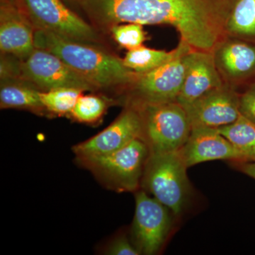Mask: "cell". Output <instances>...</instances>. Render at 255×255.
Returning a JSON list of instances; mask_svg holds the SVG:
<instances>
[{"label":"cell","mask_w":255,"mask_h":255,"mask_svg":"<svg viewBox=\"0 0 255 255\" xmlns=\"http://www.w3.org/2000/svg\"><path fill=\"white\" fill-rule=\"evenodd\" d=\"M38 29L55 33L70 41L93 42V28L65 6L60 0H20Z\"/></svg>","instance_id":"obj_8"},{"label":"cell","mask_w":255,"mask_h":255,"mask_svg":"<svg viewBox=\"0 0 255 255\" xmlns=\"http://www.w3.org/2000/svg\"><path fill=\"white\" fill-rule=\"evenodd\" d=\"M228 36L255 40V0H236L226 25Z\"/></svg>","instance_id":"obj_18"},{"label":"cell","mask_w":255,"mask_h":255,"mask_svg":"<svg viewBox=\"0 0 255 255\" xmlns=\"http://www.w3.org/2000/svg\"><path fill=\"white\" fill-rule=\"evenodd\" d=\"M240 110L242 115L255 124V82L240 95Z\"/></svg>","instance_id":"obj_23"},{"label":"cell","mask_w":255,"mask_h":255,"mask_svg":"<svg viewBox=\"0 0 255 255\" xmlns=\"http://www.w3.org/2000/svg\"><path fill=\"white\" fill-rule=\"evenodd\" d=\"M238 163L239 164H238L237 167L241 172L255 179V162L249 161V162H241Z\"/></svg>","instance_id":"obj_25"},{"label":"cell","mask_w":255,"mask_h":255,"mask_svg":"<svg viewBox=\"0 0 255 255\" xmlns=\"http://www.w3.org/2000/svg\"><path fill=\"white\" fill-rule=\"evenodd\" d=\"M111 30L116 41L128 50L142 46L146 39L142 25L139 23H127V24L115 25L112 26Z\"/></svg>","instance_id":"obj_22"},{"label":"cell","mask_w":255,"mask_h":255,"mask_svg":"<svg viewBox=\"0 0 255 255\" xmlns=\"http://www.w3.org/2000/svg\"><path fill=\"white\" fill-rule=\"evenodd\" d=\"M215 63L225 84L236 85L255 77V45L226 37L212 51Z\"/></svg>","instance_id":"obj_12"},{"label":"cell","mask_w":255,"mask_h":255,"mask_svg":"<svg viewBox=\"0 0 255 255\" xmlns=\"http://www.w3.org/2000/svg\"><path fill=\"white\" fill-rule=\"evenodd\" d=\"M22 71L26 78L46 91L59 88L85 91L96 88L57 55L40 48H35L26 58L22 65Z\"/></svg>","instance_id":"obj_9"},{"label":"cell","mask_w":255,"mask_h":255,"mask_svg":"<svg viewBox=\"0 0 255 255\" xmlns=\"http://www.w3.org/2000/svg\"><path fill=\"white\" fill-rule=\"evenodd\" d=\"M150 153L148 145L140 137L112 153L78 161L110 189L130 192L141 184Z\"/></svg>","instance_id":"obj_4"},{"label":"cell","mask_w":255,"mask_h":255,"mask_svg":"<svg viewBox=\"0 0 255 255\" xmlns=\"http://www.w3.org/2000/svg\"><path fill=\"white\" fill-rule=\"evenodd\" d=\"M1 108L41 110L43 109L40 92L28 87L7 85L1 87L0 91Z\"/></svg>","instance_id":"obj_19"},{"label":"cell","mask_w":255,"mask_h":255,"mask_svg":"<svg viewBox=\"0 0 255 255\" xmlns=\"http://www.w3.org/2000/svg\"><path fill=\"white\" fill-rule=\"evenodd\" d=\"M142 138V122L138 110L130 106L118 119L95 136L77 144L73 151L77 159L112 153L137 138Z\"/></svg>","instance_id":"obj_10"},{"label":"cell","mask_w":255,"mask_h":255,"mask_svg":"<svg viewBox=\"0 0 255 255\" xmlns=\"http://www.w3.org/2000/svg\"><path fill=\"white\" fill-rule=\"evenodd\" d=\"M218 131L237 149L244 158V162H255V124L244 116Z\"/></svg>","instance_id":"obj_16"},{"label":"cell","mask_w":255,"mask_h":255,"mask_svg":"<svg viewBox=\"0 0 255 255\" xmlns=\"http://www.w3.org/2000/svg\"><path fill=\"white\" fill-rule=\"evenodd\" d=\"M224 84L212 52L191 49L187 55L185 76L177 102L186 108Z\"/></svg>","instance_id":"obj_13"},{"label":"cell","mask_w":255,"mask_h":255,"mask_svg":"<svg viewBox=\"0 0 255 255\" xmlns=\"http://www.w3.org/2000/svg\"><path fill=\"white\" fill-rule=\"evenodd\" d=\"M187 169L179 150L150 152L142 175L144 189L177 216L184 212L190 200Z\"/></svg>","instance_id":"obj_3"},{"label":"cell","mask_w":255,"mask_h":255,"mask_svg":"<svg viewBox=\"0 0 255 255\" xmlns=\"http://www.w3.org/2000/svg\"><path fill=\"white\" fill-rule=\"evenodd\" d=\"M34 43L57 55L96 87L130 85L137 76L113 55L44 30L35 32Z\"/></svg>","instance_id":"obj_2"},{"label":"cell","mask_w":255,"mask_h":255,"mask_svg":"<svg viewBox=\"0 0 255 255\" xmlns=\"http://www.w3.org/2000/svg\"><path fill=\"white\" fill-rule=\"evenodd\" d=\"M142 122V139L150 152L178 151L187 141L191 126L187 112L177 102L132 106Z\"/></svg>","instance_id":"obj_5"},{"label":"cell","mask_w":255,"mask_h":255,"mask_svg":"<svg viewBox=\"0 0 255 255\" xmlns=\"http://www.w3.org/2000/svg\"><path fill=\"white\" fill-rule=\"evenodd\" d=\"M170 210L145 191L135 194L132 243L140 254L156 255L167 241L172 226Z\"/></svg>","instance_id":"obj_7"},{"label":"cell","mask_w":255,"mask_h":255,"mask_svg":"<svg viewBox=\"0 0 255 255\" xmlns=\"http://www.w3.org/2000/svg\"><path fill=\"white\" fill-rule=\"evenodd\" d=\"M182 48L180 41L177 48L172 51L151 49L140 46L128 51L124 58V65L137 74H144L159 68L161 65L175 58Z\"/></svg>","instance_id":"obj_17"},{"label":"cell","mask_w":255,"mask_h":255,"mask_svg":"<svg viewBox=\"0 0 255 255\" xmlns=\"http://www.w3.org/2000/svg\"><path fill=\"white\" fill-rule=\"evenodd\" d=\"M106 254L111 255H138L140 252L133 243H130L126 236H120L108 246Z\"/></svg>","instance_id":"obj_24"},{"label":"cell","mask_w":255,"mask_h":255,"mask_svg":"<svg viewBox=\"0 0 255 255\" xmlns=\"http://www.w3.org/2000/svg\"><path fill=\"white\" fill-rule=\"evenodd\" d=\"M70 1H75V2H78L81 4L82 1H83V0H70Z\"/></svg>","instance_id":"obj_26"},{"label":"cell","mask_w":255,"mask_h":255,"mask_svg":"<svg viewBox=\"0 0 255 255\" xmlns=\"http://www.w3.org/2000/svg\"><path fill=\"white\" fill-rule=\"evenodd\" d=\"M0 48L26 58L36 48L31 25L16 0L0 1Z\"/></svg>","instance_id":"obj_15"},{"label":"cell","mask_w":255,"mask_h":255,"mask_svg":"<svg viewBox=\"0 0 255 255\" xmlns=\"http://www.w3.org/2000/svg\"><path fill=\"white\" fill-rule=\"evenodd\" d=\"M82 90L73 88H59L40 92L44 109L58 114H71Z\"/></svg>","instance_id":"obj_20"},{"label":"cell","mask_w":255,"mask_h":255,"mask_svg":"<svg viewBox=\"0 0 255 255\" xmlns=\"http://www.w3.org/2000/svg\"><path fill=\"white\" fill-rule=\"evenodd\" d=\"M184 110L191 128H219L233 123L241 115L240 95L236 88L224 84L202 96Z\"/></svg>","instance_id":"obj_11"},{"label":"cell","mask_w":255,"mask_h":255,"mask_svg":"<svg viewBox=\"0 0 255 255\" xmlns=\"http://www.w3.org/2000/svg\"><path fill=\"white\" fill-rule=\"evenodd\" d=\"M236 0H83L90 17L102 26L120 23L169 25L192 49L212 52L228 37V18Z\"/></svg>","instance_id":"obj_1"},{"label":"cell","mask_w":255,"mask_h":255,"mask_svg":"<svg viewBox=\"0 0 255 255\" xmlns=\"http://www.w3.org/2000/svg\"><path fill=\"white\" fill-rule=\"evenodd\" d=\"M105 110V102L100 97L94 95H81L71 114L78 122L92 123L100 119Z\"/></svg>","instance_id":"obj_21"},{"label":"cell","mask_w":255,"mask_h":255,"mask_svg":"<svg viewBox=\"0 0 255 255\" xmlns=\"http://www.w3.org/2000/svg\"><path fill=\"white\" fill-rule=\"evenodd\" d=\"M187 168L202 162L216 159L244 162L241 152L227 139L210 128L191 129L187 141L179 150Z\"/></svg>","instance_id":"obj_14"},{"label":"cell","mask_w":255,"mask_h":255,"mask_svg":"<svg viewBox=\"0 0 255 255\" xmlns=\"http://www.w3.org/2000/svg\"><path fill=\"white\" fill-rule=\"evenodd\" d=\"M179 54L159 68L147 73L137 74L130 84L131 106L152 105L177 102L187 68V55L192 48L181 41Z\"/></svg>","instance_id":"obj_6"}]
</instances>
